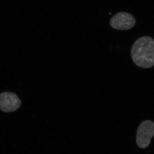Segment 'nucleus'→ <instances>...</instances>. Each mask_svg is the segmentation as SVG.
Returning a JSON list of instances; mask_svg holds the SVG:
<instances>
[{"instance_id":"nucleus-1","label":"nucleus","mask_w":154,"mask_h":154,"mask_svg":"<svg viewBox=\"0 0 154 154\" xmlns=\"http://www.w3.org/2000/svg\"><path fill=\"white\" fill-rule=\"evenodd\" d=\"M132 60L137 66L148 69L154 66V39L143 36L137 39L131 50Z\"/></svg>"},{"instance_id":"nucleus-2","label":"nucleus","mask_w":154,"mask_h":154,"mask_svg":"<svg viewBox=\"0 0 154 154\" xmlns=\"http://www.w3.org/2000/svg\"><path fill=\"white\" fill-rule=\"evenodd\" d=\"M154 136V122L146 120L140 123L138 128L136 143L139 147L145 149L148 147Z\"/></svg>"},{"instance_id":"nucleus-3","label":"nucleus","mask_w":154,"mask_h":154,"mask_svg":"<svg viewBox=\"0 0 154 154\" xmlns=\"http://www.w3.org/2000/svg\"><path fill=\"white\" fill-rule=\"evenodd\" d=\"M21 104V100L14 93L5 92L0 94V110L4 113H8L17 111Z\"/></svg>"},{"instance_id":"nucleus-4","label":"nucleus","mask_w":154,"mask_h":154,"mask_svg":"<svg viewBox=\"0 0 154 154\" xmlns=\"http://www.w3.org/2000/svg\"><path fill=\"white\" fill-rule=\"evenodd\" d=\"M136 23L135 19L131 14L119 12L110 20V26L118 30H128L132 28Z\"/></svg>"}]
</instances>
